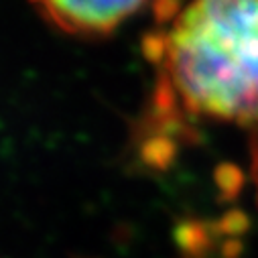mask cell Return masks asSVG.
Returning a JSON list of instances; mask_svg holds the SVG:
<instances>
[{
	"mask_svg": "<svg viewBox=\"0 0 258 258\" xmlns=\"http://www.w3.org/2000/svg\"><path fill=\"white\" fill-rule=\"evenodd\" d=\"M254 177H256V183H258V153H256V161H254Z\"/></svg>",
	"mask_w": 258,
	"mask_h": 258,
	"instance_id": "3",
	"label": "cell"
},
{
	"mask_svg": "<svg viewBox=\"0 0 258 258\" xmlns=\"http://www.w3.org/2000/svg\"><path fill=\"white\" fill-rule=\"evenodd\" d=\"M145 3L147 0H31L49 25L84 39L114 33Z\"/></svg>",
	"mask_w": 258,
	"mask_h": 258,
	"instance_id": "2",
	"label": "cell"
},
{
	"mask_svg": "<svg viewBox=\"0 0 258 258\" xmlns=\"http://www.w3.org/2000/svg\"><path fill=\"white\" fill-rule=\"evenodd\" d=\"M147 57L165 112L258 131V0H159Z\"/></svg>",
	"mask_w": 258,
	"mask_h": 258,
	"instance_id": "1",
	"label": "cell"
}]
</instances>
